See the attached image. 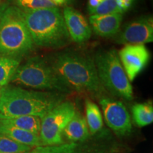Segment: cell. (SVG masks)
Here are the masks:
<instances>
[{
  "label": "cell",
  "instance_id": "obj_1",
  "mask_svg": "<svg viewBox=\"0 0 153 153\" xmlns=\"http://www.w3.org/2000/svg\"><path fill=\"white\" fill-rule=\"evenodd\" d=\"M50 64L70 89L101 98L106 90L97 74L94 60L82 53L67 51L53 57Z\"/></svg>",
  "mask_w": 153,
  "mask_h": 153
},
{
  "label": "cell",
  "instance_id": "obj_2",
  "mask_svg": "<svg viewBox=\"0 0 153 153\" xmlns=\"http://www.w3.org/2000/svg\"><path fill=\"white\" fill-rule=\"evenodd\" d=\"M62 97L53 92L27 90L20 87L1 88L0 120L19 116H35L42 118L57 105Z\"/></svg>",
  "mask_w": 153,
  "mask_h": 153
},
{
  "label": "cell",
  "instance_id": "obj_3",
  "mask_svg": "<svg viewBox=\"0 0 153 153\" xmlns=\"http://www.w3.org/2000/svg\"><path fill=\"white\" fill-rule=\"evenodd\" d=\"M23 11L34 45L56 48L70 40L62 12L57 7Z\"/></svg>",
  "mask_w": 153,
  "mask_h": 153
},
{
  "label": "cell",
  "instance_id": "obj_4",
  "mask_svg": "<svg viewBox=\"0 0 153 153\" xmlns=\"http://www.w3.org/2000/svg\"><path fill=\"white\" fill-rule=\"evenodd\" d=\"M33 47L24 11L16 6H9L0 18V55L22 57Z\"/></svg>",
  "mask_w": 153,
  "mask_h": 153
},
{
  "label": "cell",
  "instance_id": "obj_5",
  "mask_svg": "<svg viewBox=\"0 0 153 153\" xmlns=\"http://www.w3.org/2000/svg\"><path fill=\"white\" fill-rule=\"evenodd\" d=\"M94 60L99 81L105 90L131 101L133 98V87L124 71L117 51L114 49L99 51Z\"/></svg>",
  "mask_w": 153,
  "mask_h": 153
},
{
  "label": "cell",
  "instance_id": "obj_6",
  "mask_svg": "<svg viewBox=\"0 0 153 153\" xmlns=\"http://www.w3.org/2000/svg\"><path fill=\"white\" fill-rule=\"evenodd\" d=\"M11 82L41 90L71 92L49 62L40 57H33L19 66Z\"/></svg>",
  "mask_w": 153,
  "mask_h": 153
},
{
  "label": "cell",
  "instance_id": "obj_7",
  "mask_svg": "<svg viewBox=\"0 0 153 153\" xmlns=\"http://www.w3.org/2000/svg\"><path fill=\"white\" fill-rule=\"evenodd\" d=\"M76 111L70 101H63L57 105L41 118L39 137L43 146L64 144L62 133Z\"/></svg>",
  "mask_w": 153,
  "mask_h": 153
},
{
  "label": "cell",
  "instance_id": "obj_8",
  "mask_svg": "<svg viewBox=\"0 0 153 153\" xmlns=\"http://www.w3.org/2000/svg\"><path fill=\"white\" fill-rule=\"evenodd\" d=\"M105 121L118 136H125L132 131L131 116L121 101L102 97L99 99Z\"/></svg>",
  "mask_w": 153,
  "mask_h": 153
},
{
  "label": "cell",
  "instance_id": "obj_9",
  "mask_svg": "<svg viewBox=\"0 0 153 153\" xmlns=\"http://www.w3.org/2000/svg\"><path fill=\"white\" fill-rule=\"evenodd\" d=\"M116 41L126 45H143L152 42V17H140L126 25L117 36Z\"/></svg>",
  "mask_w": 153,
  "mask_h": 153
},
{
  "label": "cell",
  "instance_id": "obj_10",
  "mask_svg": "<svg viewBox=\"0 0 153 153\" xmlns=\"http://www.w3.org/2000/svg\"><path fill=\"white\" fill-rule=\"evenodd\" d=\"M118 57L130 82L147 66L150 54L144 45H126L118 52Z\"/></svg>",
  "mask_w": 153,
  "mask_h": 153
},
{
  "label": "cell",
  "instance_id": "obj_11",
  "mask_svg": "<svg viewBox=\"0 0 153 153\" xmlns=\"http://www.w3.org/2000/svg\"><path fill=\"white\" fill-rule=\"evenodd\" d=\"M70 39L75 43H83L90 38L91 28L87 19L79 11L66 7L62 12Z\"/></svg>",
  "mask_w": 153,
  "mask_h": 153
},
{
  "label": "cell",
  "instance_id": "obj_12",
  "mask_svg": "<svg viewBox=\"0 0 153 153\" xmlns=\"http://www.w3.org/2000/svg\"><path fill=\"white\" fill-rule=\"evenodd\" d=\"M123 20L120 13L108 15H91L89 23L91 28L97 35L102 37L114 36L119 31Z\"/></svg>",
  "mask_w": 153,
  "mask_h": 153
},
{
  "label": "cell",
  "instance_id": "obj_13",
  "mask_svg": "<svg viewBox=\"0 0 153 153\" xmlns=\"http://www.w3.org/2000/svg\"><path fill=\"white\" fill-rule=\"evenodd\" d=\"M90 133L87 121L79 112L76 111L74 116L65 128L62 137L71 143L85 142L89 138Z\"/></svg>",
  "mask_w": 153,
  "mask_h": 153
},
{
  "label": "cell",
  "instance_id": "obj_14",
  "mask_svg": "<svg viewBox=\"0 0 153 153\" xmlns=\"http://www.w3.org/2000/svg\"><path fill=\"white\" fill-rule=\"evenodd\" d=\"M0 133L21 144L31 148L43 146L39 135L14 126L0 123Z\"/></svg>",
  "mask_w": 153,
  "mask_h": 153
},
{
  "label": "cell",
  "instance_id": "obj_15",
  "mask_svg": "<svg viewBox=\"0 0 153 153\" xmlns=\"http://www.w3.org/2000/svg\"><path fill=\"white\" fill-rule=\"evenodd\" d=\"M0 123L14 126L39 135L41 118L35 116H24L9 119H1L0 120Z\"/></svg>",
  "mask_w": 153,
  "mask_h": 153
},
{
  "label": "cell",
  "instance_id": "obj_16",
  "mask_svg": "<svg viewBox=\"0 0 153 153\" xmlns=\"http://www.w3.org/2000/svg\"><path fill=\"white\" fill-rule=\"evenodd\" d=\"M85 119L89 133L94 135L101 131L104 126L101 111L99 106L89 99L85 101Z\"/></svg>",
  "mask_w": 153,
  "mask_h": 153
},
{
  "label": "cell",
  "instance_id": "obj_17",
  "mask_svg": "<svg viewBox=\"0 0 153 153\" xmlns=\"http://www.w3.org/2000/svg\"><path fill=\"white\" fill-rule=\"evenodd\" d=\"M21 59L22 57L0 55V88L7 86L11 81L20 66Z\"/></svg>",
  "mask_w": 153,
  "mask_h": 153
},
{
  "label": "cell",
  "instance_id": "obj_18",
  "mask_svg": "<svg viewBox=\"0 0 153 153\" xmlns=\"http://www.w3.org/2000/svg\"><path fill=\"white\" fill-rule=\"evenodd\" d=\"M133 120L138 127L148 126L153 121V106L151 102L140 103L132 107Z\"/></svg>",
  "mask_w": 153,
  "mask_h": 153
},
{
  "label": "cell",
  "instance_id": "obj_19",
  "mask_svg": "<svg viewBox=\"0 0 153 153\" xmlns=\"http://www.w3.org/2000/svg\"><path fill=\"white\" fill-rule=\"evenodd\" d=\"M33 148L19 143L0 133V153L28 152Z\"/></svg>",
  "mask_w": 153,
  "mask_h": 153
},
{
  "label": "cell",
  "instance_id": "obj_20",
  "mask_svg": "<svg viewBox=\"0 0 153 153\" xmlns=\"http://www.w3.org/2000/svg\"><path fill=\"white\" fill-rule=\"evenodd\" d=\"M16 7L22 10H37L56 7L50 0H16Z\"/></svg>",
  "mask_w": 153,
  "mask_h": 153
},
{
  "label": "cell",
  "instance_id": "obj_21",
  "mask_svg": "<svg viewBox=\"0 0 153 153\" xmlns=\"http://www.w3.org/2000/svg\"><path fill=\"white\" fill-rule=\"evenodd\" d=\"M116 13H120L116 0H104L89 14L90 15H108Z\"/></svg>",
  "mask_w": 153,
  "mask_h": 153
},
{
  "label": "cell",
  "instance_id": "obj_22",
  "mask_svg": "<svg viewBox=\"0 0 153 153\" xmlns=\"http://www.w3.org/2000/svg\"><path fill=\"white\" fill-rule=\"evenodd\" d=\"M57 153H108V152L106 150H100V149L99 150H97V149L82 150V149L78 148L76 143H65L64 148Z\"/></svg>",
  "mask_w": 153,
  "mask_h": 153
},
{
  "label": "cell",
  "instance_id": "obj_23",
  "mask_svg": "<svg viewBox=\"0 0 153 153\" xmlns=\"http://www.w3.org/2000/svg\"><path fill=\"white\" fill-rule=\"evenodd\" d=\"M65 143L60 145L54 146H39L32 149L28 153H57L64 148Z\"/></svg>",
  "mask_w": 153,
  "mask_h": 153
},
{
  "label": "cell",
  "instance_id": "obj_24",
  "mask_svg": "<svg viewBox=\"0 0 153 153\" xmlns=\"http://www.w3.org/2000/svg\"><path fill=\"white\" fill-rule=\"evenodd\" d=\"M116 1L120 13L123 14L125 11L131 8L134 1L133 0H116Z\"/></svg>",
  "mask_w": 153,
  "mask_h": 153
},
{
  "label": "cell",
  "instance_id": "obj_25",
  "mask_svg": "<svg viewBox=\"0 0 153 153\" xmlns=\"http://www.w3.org/2000/svg\"><path fill=\"white\" fill-rule=\"evenodd\" d=\"M104 0H89L88 1V10H89V12H90L94 9H95Z\"/></svg>",
  "mask_w": 153,
  "mask_h": 153
},
{
  "label": "cell",
  "instance_id": "obj_26",
  "mask_svg": "<svg viewBox=\"0 0 153 153\" xmlns=\"http://www.w3.org/2000/svg\"><path fill=\"white\" fill-rule=\"evenodd\" d=\"M9 7V0H0V18L6 9Z\"/></svg>",
  "mask_w": 153,
  "mask_h": 153
},
{
  "label": "cell",
  "instance_id": "obj_27",
  "mask_svg": "<svg viewBox=\"0 0 153 153\" xmlns=\"http://www.w3.org/2000/svg\"><path fill=\"white\" fill-rule=\"evenodd\" d=\"M50 1L54 4L56 7H57V6H62L65 4L66 3L68 2L69 0H50Z\"/></svg>",
  "mask_w": 153,
  "mask_h": 153
},
{
  "label": "cell",
  "instance_id": "obj_28",
  "mask_svg": "<svg viewBox=\"0 0 153 153\" xmlns=\"http://www.w3.org/2000/svg\"><path fill=\"white\" fill-rule=\"evenodd\" d=\"M1 88H0V97H1Z\"/></svg>",
  "mask_w": 153,
  "mask_h": 153
},
{
  "label": "cell",
  "instance_id": "obj_29",
  "mask_svg": "<svg viewBox=\"0 0 153 153\" xmlns=\"http://www.w3.org/2000/svg\"><path fill=\"white\" fill-rule=\"evenodd\" d=\"M24 153H28V152H24Z\"/></svg>",
  "mask_w": 153,
  "mask_h": 153
},
{
  "label": "cell",
  "instance_id": "obj_30",
  "mask_svg": "<svg viewBox=\"0 0 153 153\" xmlns=\"http://www.w3.org/2000/svg\"><path fill=\"white\" fill-rule=\"evenodd\" d=\"M133 1H135V0H133Z\"/></svg>",
  "mask_w": 153,
  "mask_h": 153
}]
</instances>
